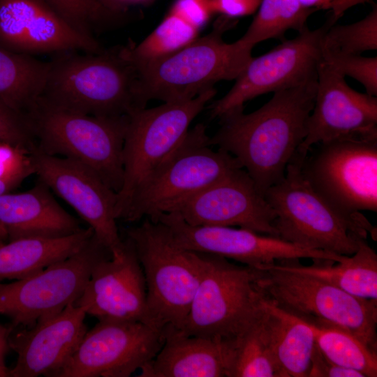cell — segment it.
I'll list each match as a JSON object with an SVG mask.
<instances>
[{
  "mask_svg": "<svg viewBox=\"0 0 377 377\" xmlns=\"http://www.w3.org/2000/svg\"><path fill=\"white\" fill-rule=\"evenodd\" d=\"M317 77L277 91L253 112L244 108L221 117L210 144L237 159L264 196L285 175L307 132Z\"/></svg>",
  "mask_w": 377,
  "mask_h": 377,
  "instance_id": "obj_1",
  "label": "cell"
},
{
  "mask_svg": "<svg viewBox=\"0 0 377 377\" xmlns=\"http://www.w3.org/2000/svg\"><path fill=\"white\" fill-rule=\"evenodd\" d=\"M80 52L53 54L41 101L58 108L103 117L129 116L146 108L138 73L124 46L96 53Z\"/></svg>",
  "mask_w": 377,
  "mask_h": 377,
  "instance_id": "obj_2",
  "label": "cell"
},
{
  "mask_svg": "<svg viewBox=\"0 0 377 377\" xmlns=\"http://www.w3.org/2000/svg\"><path fill=\"white\" fill-rule=\"evenodd\" d=\"M126 234L145 279L147 324L181 330L201 279L202 253L184 249L164 224L147 218Z\"/></svg>",
  "mask_w": 377,
  "mask_h": 377,
  "instance_id": "obj_3",
  "label": "cell"
},
{
  "mask_svg": "<svg viewBox=\"0 0 377 377\" xmlns=\"http://www.w3.org/2000/svg\"><path fill=\"white\" fill-rule=\"evenodd\" d=\"M301 163L291 161L284 177L267 189L264 198L276 214L278 237L297 246L351 256L360 239L376 228L364 217L345 216L330 207L309 184Z\"/></svg>",
  "mask_w": 377,
  "mask_h": 377,
  "instance_id": "obj_4",
  "label": "cell"
},
{
  "mask_svg": "<svg viewBox=\"0 0 377 377\" xmlns=\"http://www.w3.org/2000/svg\"><path fill=\"white\" fill-rule=\"evenodd\" d=\"M26 114L38 150L79 161L93 170L114 192L120 191L129 116L84 114L50 105L39 98Z\"/></svg>",
  "mask_w": 377,
  "mask_h": 377,
  "instance_id": "obj_5",
  "label": "cell"
},
{
  "mask_svg": "<svg viewBox=\"0 0 377 377\" xmlns=\"http://www.w3.org/2000/svg\"><path fill=\"white\" fill-rule=\"evenodd\" d=\"M230 19L221 15L208 34L167 57L135 68L144 103L189 100L217 82L235 80L253 57L251 50L237 40L227 43L223 40V34L234 25Z\"/></svg>",
  "mask_w": 377,
  "mask_h": 377,
  "instance_id": "obj_6",
  "label": "cell"
},
{
  "mask_svg": "<svg viewBox=\"0 0 377 377\" xmlns=\"http://www.w3.org/2000/svg\"><path fill=\"white\" fill-rule=\"evenodd\" d=\"M209 139L202 124L188 130L178 147L135 189L119 219L134 222L173 212L207 186L242 168L228 152L213 149Z\"/></svg>",
  "mask_w": 377,
  "mask_h": 377,
  "instance_id": "obj_7",
  "label": "cell"
},
{
  "mask_svg": "<svg viewBox=\"0 0 377 377\" xmlns=\"http://www.w3.org/2000/svg\"><path fill=\"white\" fill-rule=\"evenodd\" d=\"M202 274L181 331L188 336L237 341L262 316L259 269L201 253Z\"/></svg>",
  "mask_w": 377,
  "mask_h": 377,
  "instance_id": "obj_8",
  "label": "cell"
},
{
  "mask_svg": "<svg viewBox=\"0 0 377 377\" xmlns=\"http://www.w3.org/2000/svg\"><path fill=\"white\" fill-rule=\"evenodd\" d=\"M257 269L265 298L276 306L307 323H326L342 328L377 352V301L356 297L274 263Z\"/></svg>",
  "mask_w": 377,
  "mask_h": 377,
  "instance_id": "obj_9",
  "label": "cell"
},
{
  "mask_svg": "<svg viewBox=\"0 0 377 377\" xmlns=\"http://www.w3.org/2000/svg\"><path fill=\"white\" fill-rule=\"evenodd\" d=\"M310 148L300 170L334 210L350 218L377 211V138H342Z\"/></svg>",
  "mask_w": 377,
  "mask_h": 377,
  "instance_id": "obj_10",
  "label": "cell"
},
{
  "mask_svg": "<svg viewBox=\"0 0 377 377\" xmlns=\"http://www.w3.org/2000/svg\"><path fill=\"white\" fill-rule=\"evenodd\" d=\"M216 94L212 87L191 99L145 108L129 115L123 149V183L117 193V219L135 189L178 147L192 121Z\"/></svg>",
  "mask_w": 377,
  "mask_h": 377,
  "instance_id": "obj_11",
  "label": "cell"
},
{
  "mask_svg": "<svg viewBox=\"0 0 377 377\" xmlns=\"http://www.w3.org/2000/svg\"><path fill=\"white\" fill-rule=\"evenodd\" d=\"M111 251L95 235L77 253L27 277L0 283V314L10 328L29 327L62 311L81 295L99 262Z\"/></svg>",
  "mask_w": 377,
  "mask_h": 377,
  "instance_id": "obj_12",
  "label": "cell"
},
{
  "mask_svg": "<svg viewBox=\"0 0 377 377\" xmlns=\"http://www.w3.org/2000/svg\"><path fill=\"white\" fill-rule=\"evenodd\" d=\"M337 20L331 15L319 28L306 27L298 35L267 53L252 57L228 92L209 106L210 117L220 118L244 108L245 102L260 95L276 92L317 77L322 60L321 40Z\"/></svg>",
  "mask_w": 377,
  "mask_h": 377,
  "instance_id": "obj_13",
  "label": "cell"
},
{
  "mask_svg": "<svg viewBox=\"0 0 377 377\" xmlns=\"http://www.w3.org/2000/svg\"><path fill=\"white\" fill-rule=\"evenodd\" d=\"M166 329L141 321L98 320L54 377H128L152 360Z\"/></svg>",
  "mask_w": 377,
  "mask_h": 377,
  "instance_id": "obj_14",
  "label": "cell"
},
{
  "mask_svg": "<svg viewBox=\"0 0 377 377\" xmlns=\"http://www.w3.org/2000/svg\"><path fill=\"white\" fill-rule=\"evenodd\" d=\"M31 157L39 180L70 205L112 252L124 248L116 217L117 193L90 168L72 158L50 156L36 148Z\"/></svg>",
  "mask_w": 377,
  "mask_h": 377,
  "instance_id": "obj_15",
  "label": "cell"
},
{
  "mask_svg": "<svg viewBox=\"0 0 377 377\" xmlns=\"http://www.w3.org/2000/svg\"><path fill=\"white\" fill-rule=\"evenodd\" d=\"M151 221L164 224L186 249L220 256L254 268L286 260L323 258L340 262L346 257L301 247L245 228L192 226L176 212L158 215Z\"/></svg>",
  "mask_w": 377,
  "mask_h": 377,
  "instance_id": "obj_16",
  "label": "cell"
},
{
  "mask_svg": "<svg viewBox=\"0 0 377 377\" xmlns=\"http://www.w3.org/2000/svg\"><path fill=\"white\" fill-rule=\"evenodd\" d=\"M342 138H377V98L352 89L321 60L306 135L295 158L302 162L313 145Z\"/></svg>",
  "mask_w": 377,
  "mask_h": 377,
  "instance_id": "obj_17",
  "label": "cell"
},
{
  "mask_svg": "<svg viewBox=\"0 0 377 377\" xmlns=\"http://www.w3.org/2000/svg\"><path fill=\"white\" fill-rule=\"evenodd\" d=\"M173 212L192 226H239L278 237L274 211L242 168L207 186Z\"/></svg>",
  "mask_w": 377,
  "mask_h": 377,
  "instance_id": "obj_18",
  "label": "cell"
},
{
  "mask_svg": "<svg viewBox=\"0 0 377 377\" xmlns=\"http://www.w3.org/2000/svg\"><path fill=\"white\" fill-rule=\"evenodd\" d=\"M75 304L98 320L147 324V288L135 248L124 240L120 254L99 262ZM148 325V324H147Z\"/></svg>",
  "mask_w": 377,
  "mask_h": 377,
  "instance_id": "obj_19",
  "label": "cell"
},
{
  "mask_svg": "<svg viewBox=\"0 0 377 377\" xmlns=\"http://www.w3.org/2000/svg\"><path fill=\"white\" fill-rule=\"evenodd\" d=\"M0 46L32 56L104 49L95 38L71 28L41 0H0Z\"/></svg>",
  "mask_w": 377,
  "mask_h": 377,
  "instance_id": "obj_20",
  "label": "cell"
},
{
  "mask_svg": "<svg viewBox=\"0 0 377 377\" xmlns=\"http://www.w3.org/2000/svg\"><path fill=\"white\" fill-rule=\"evenodd\" d=\"M86 313L75 302L60 312L10 334L17 355L10 377H54L71 357L87 332Z\"/></svg>",
  "mask_w": 377,
  "mask_h": 377,
  "instance_id": "obj_21",
  "label": "cell"
},
{
  "mask_svg": "<svg viewBox=\"0 0 377 377\" xmlns=\"http://www.w3.org/2000/svg\"><path fill=\"white\" fill-rule=\"evenodd\" d=\"M237 341L188 336L166 328L164 343L140 377H230Z\"/></svg>",
  "mask_w": 377,
  "mask_h": 377,
  "instance_id": "obj_22",
  "label": "cell"
},
{
  "mask_svg": "<svg viewBox=\"0 0 377 377\" xmlns=\"http://www.w3.org/2000/svg\"><path fill=\"white\" fill-rule=\"evenodd\" d=\"M0 221L9 241L61 237L82 229L80 221L59 205L40 180L27 191L0 195Z\"/></svg>",
  "mask_w": 377,
  "mask_h": 377,
  "instance_id": "obj_23",
  "label": "cell"
},
{
  "mask_svg": "<svg viewBox=\"0 0 377 377\" xmlns=\"http://www.w3.org/2000/svg\"><path fill=\"white\" fill-rule=\"evenodd\" d=\"M94 235L89 227L61 237H27L0 244V283L27 277L68 258Z\"/></svg>",
  "mask_w": 377,
  "mask_h": 377,
  "instance_id": "obj_24",
  "label": "cell"
},
{
  "mask_svg": "<svg viewBox=\"0 0 377 377\" xmlns=\"http://www.w3.org/2000/svg\"><path fill=\"white\" fill-rule=\"evenodd\" d=\"M263 320L281 377H308L316 340L311 326L265 298Z\"/></svg>",
  "mask_w": 377,
  "mask_h": 377,
  "instance_id": "obj_25",
  "label": "cell"
},
{
  "mask_svg": "<svg viewBox=\"0 0 377 377\" xmlns=\"http://www.w3.org/2000/svg\"><path fill=\"white\" fill-rule=\"evenodd\" d=\"M360 239L357 251L340 262L314 258L310 265H304L300 259L275 263L279 268L309 275L358 297L377 301V254Z\"/></svg>",
  "mask_w": 377,
  "mask_h": 377,
  "instance_id": "obj_26",
  "label": "cell"
},
{
  "mask_svg": "<svg viewBox=\"0 0 377 377\" xmlns=\"http://www.w3.org/2000/svg\"><path fill=\"white\" fill-rule=\"evenodd\" d=\"M48 61L0 46V98L25 113L43 91Z\"/></svg>",
  "mask_w": 377,
  "mask_h": 377,
  "instance_id": "obj_27",
  "label": "cell"
},
{
  "mask_svg": "<svg viewBox=\"0 0 377 377\" xmlns=\"http://www.w3.org/2000/svg\"><path fill=\"white\" fill-rule=\"evenodd\" d=\"M258 12L245 34L237 43L251 50L253 47L270 38L283 39L288 30L298 33L307 27L309 17L315 8L303 6L297 0H262Z\"/></svg>",
  "mask_w": 377,
  "mask_h": 377,
  "instance_id": "obj_28",
  "label": "cell"
},
{
  "mask_svg": "<svg viewBox=\"0 0 377 377\" xmlns=\"http://www.w3.org/2000/svg\"><path fill=\"white\" fill-rule=\"evenodd\" d=\"M309 325L318 348L328 360L357 371L364 377L377 376V352L370 350L355 337L336 325L326 323Z\"/></svg>",
  "mask_w": 377,
  "mask_h": 377,
  "instance_id": "obj_29",
  "label": "cell"
},
{
  "mask_svg": "<svg viewBox=\"0 0 377 377\" xmlns=\"http://www.w3.org/2000/svg\"><path fill=\"white\" fill-rule=\"evenodd\" d=\"M199 31L168 13L161 22L141 43L124 46L128 60L137 68L167 57L195 40Z\"/></svg>",
  "mask_w": 377,
  "mask_h": 377,
  "instance_id": "obj_30",
  "label": "cell"
},
{
  "mask_svg": "<svg viewBox=\"0 0 377 377\" xmlns=\"http://www.w3.org/2000/svg\"><path fill=\"white\" fill-rule=\"evenodd\" d=\"M230 377H281L269 343L263 314L237 340Z\"/></svg>",
  "mask_w": 377,
  "mask_h": 377,
  "instance_id": "obj_31",
  "label": "cell"
},
{
  "mask_svg": "<svg viewBox=\"0 0 377 377\" xmlns=\"http://www.w3.org/2000/svg\"><path fill=\"white\" fill-rule=\"evenodd\" d=\"M41 1L71 28L87 37L95 38L96 34L114 27L126 20V14L110 10L98 0Z\"/></svg>",
  "mask_w": 377,
  "mask_h": 377,
  "instance_id": "obj_32",
  "label": "cell"
},
{
  "mask_svg": "<svg viewBox=\"0 0 377 377\" xmlns=\"http://www.w3.org/2000/svg\"><path fill=\"white\" fill-rule=\"evenodd\" d=\"M377 49V6L361 20L350 24L331 25L321 40L323 56L360 54Z\"/></svg>",
  "mask_w": 377,
  "mask_h": 377,
  "instance_id": "obj_33",
  "label": "cell"
},
{
  "mask_svg": "<svg viewBox=\"0 0 377 377\" xmlns=\"http://www.w3.org/2000/svg\"><path fill=\"white\" fill-rule=\"evenodd\" d=\"M322 61L337 73L360 82L367 94L377 95V57L361 54L330 55L322 57Z\"/></svg>",
  "mask_w": 377,
  "mask_h": 377,
  "instance_id": "obj_34",
  "label": "cell"
},
{
  "mask_svg": "<svg viewBox=\"0 0 377 377\" xmlns=\"http://www.w3.org/2000/svg\"><path fill=\"white\" fill-rule=\"evenodd\" d=\"M0 143H8L31 153L35 137L26 113L16 110L0 98Z\"/></svg>",
  "mask_w": 377,
  "mask_h": 377,
  "instance_id": "obj_35",
  "label": "cell"
},
{
  "mask_svg": "<svg viewBox=\"0 0 377 377\" xmlns=\"http://www.w3.org/2000/svg\"><path fill=\"white\" fill-rule=\"evenodd\" d=\"M22 173H34L31 153L20 147L0 143V178Z\"/></svg>",
  "mask_w": 377,
  "mask_h": 377,
  "instance_id": "obj_36",
  "label": "cell"
},
{
  "mask_svg": "<svg viewBox=\"0 0 377 377\" xmlns=\"http://www.w3.org/2000/svg\"><path fill=\"white\" fill-rule=\"evenodd\" d=\"M169 13L199 31L215 13L211 0H175Z\"/></svg>",
  "mask_w": 377,
  "mask_h": 377,
  "instance_id": "obj_37",
  "label": "cell"
},
{
  "mask_svg": "<svg viewBox=\"0 0 377 377\" xmlns=\"http://www.w3.org/2000/svg\"><path fill=\"white\" fill-rule=\"evenodd\" d=\"M308 377H364L360 372L343 367L328 360L316 343Z\"/></svg>",
  "mask_w": 377,
  "mask_h": 377,
  "instance_id": "obj_38",
  "label": "cell"
},
{
  "mask_svg": "<svg viewBox=\"0 0 377 377\" xmlns=\"http://www.w3.org/2000/svg\"><path fill=\"white\" fill-rule=\"evenodd\" d=\"M262 0H211L215 13L228 18L250 15L257 11Z\"/></svg>",
  "mask_w": 377,
  "mask_h": 377,
  "instance_id": "obj_39",
  "label": "cell"
},
{
  "mask_svg": "<svg viewBox=\"0 0 377 377\" xmlns=\"http://www.w3.org/2000/svg\"><path fill=\"white\" fill-rule=\"evenodd\" d=\"M108 10L120 14H127L128 10L135 6L148 4L154 0H98Z\"/></svg>",
  "mask_w": 377,
  "mask_h": 377,
  "instance_id": "obj_40",
  "label": "cell"
},
{
  "mask_svg": "<svg viewBox=\"0 0 377 377\" xmlns=\"http://www.w3.org/2000/svg\"><path fill=\"white\" fill-rule=\"evenodd\" d=\"M369 1L371 0H335L331 15L338 20L349 8Z\"/></svg>",
  "mask_w": 377,
  "mask_h": 377,
  "instance_id": "obj_41",
  "label": "cell"
},
{
  "mask_svg": "<svg viewBox=\"0 0 377 377\" xmlns=\"http://www.w3.org/2000/svg\"><path fill=\"white\" fill-rule=\"evenodd\" d=\"M30 175L27 173L0 178V195L9 193L18 186Z\"/></svg>",
  "mask_w": 377,
  "mask_h": 377,
  "instance_id": "obj_42",
  "label": "cell"
},
{
  "mask_svg": "<svg viewBox=\"0 0 377 377\" xmlns=\"http://www.w3.org/2000/svg\"><path fill=\"white\" fill-rule=\"evenodd\" d=\"M12 329L6 327L0 324V365L6 367L5 358L10 349L8 343V339Z\"/></svg>",
  "mask_w": 377,
  "mask_h": 377,
  "instance_id": "obj_43",
  "label": "cell"
},
{
  "mask_svg": "<svg viewBox=\"0 0 377 377\" xmlns=\"http://www.w3.org/2000/svg\"><path fill=\"white\" fill-rule=\"evenodd\" d=\"M301 5L309 8L316 10H331L333 8L335 0H297Z\"/></svg>",
  "mask_w": 377,
  "mask_h": 377,
  "instance_id": "obj_44",
  "label": "cell"
},
{
  "mask_svg": "<svg viewBox=\"0 0 377 377\" xmlns=\"http://www.w3.org/2000/svg\"><path fill=\"white\" fill-rule=\"evenodd\" d=\"M6 239H8L7 231L0 221V244L3 243Z\"/></svg>",
  "mask_w": 377,
  "mask_h": 377,
  "instance_id": "obj_45",
  "label": "cell"
},
{
  "mask_svg": "<svg viewBox=\"0 0 377 377\" xmlns=\"http://www.w3.org/2000/svg\"><path fill=\"white\" fill-rule=\"evenodd\" d=\"M8 376V369L6 367L0 365V377Z\"/></svg>",
  "mask_w": 377,
  "mask_h": 377,
  "instance_id": "obj_46",
  "label": "cell"
}]
</instances>
